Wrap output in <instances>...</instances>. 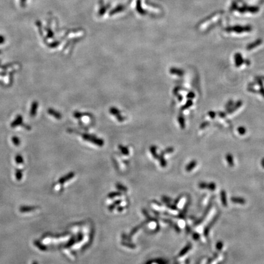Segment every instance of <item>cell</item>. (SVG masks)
<instances>
[{"label":"cell","instance_id":"1","mask_svg":"<svg viewBox=\"0 0 264 264\" xmlns=\"http://www.w3.org/2000/svg\"><path fill=\"white\" fill-rule=\"evenodd\" d=\"M40 210L39 207L37 206H21L19 207V212L22 213H33Z\"/></svg>","mask_w":264,"mask_h":264},{"label":"cell","instance_id":"2","mask_svg":"<svg viewBox=\"0 0 264 264\" xmlns=\"http://www.w3.org/2000/svg\"><path fill=\"white\" fill-rule=\"evenodd\" d=\"M198 186L200 188H202V189L207 188L212 191H214L216 189V184L213 182H211L209 183H205V182H200L199 183Z\"/></svg>","mask_w":264,"mask_h":264},{"label":"cell","instance_id":"3","mask_svg":"<svg viewBox=\"0 0 264 264\" xmlns=\"http://www.w3.org/2000/svg\"><path fill=\"white\" fill-rule=\"evenodd\" d=\"M242 105H243V102L242 100H238L237 102H235V104H234L232 105V107L229 110L226 111V114H231L234 113L235 111H236L237 110H239L240 108H241Z\"/></svg>","mask_w":264,"mask_h":264},{"label":"cell","instance_id":"4","mask_svg":"<svg viewBox=\"0 0 264 264\" xmlns=\"http://www.w3.org/2000/svg\"><path fill=\"white\" fill-rule=\"evenodd\" d=\"M234 61H235V66L236 67H240L244 63V59L243 58L241 53H237L234 55Z\"/></svg>","mask_w":264,"mask_h":264},{"label":"cell","instance_id":"5","mask_svg":"<svg viewBox=\"0 0 264 264\" xmlns=\"http://www.w3.org/2000/svg\"><path fill=\"white\" fill-rule=\"evenodd\" d=\"M169 72H170L171 74L179 76V77H182L185 73V72H184L183 70L176 68V67L171 68L170 70H169Z\"/></svg>","mask_w":264,"mask_h":264},{"label":"cell","instance_id":"6","mask_svg":"<svg viewBox=\"0 0 264 264\" xmlns=\"http://www.w3.org/2000/svg\"><path fill=\"white\" fill-rule=\"evenodd\" d=\"M197 161L196 160H192L186 166L185 168V170L187 172H190L191 171H192L196 166H197Z\"/></svg>","mask_w":264,"mask_h":264},{"label":"cell","instance_id":"7","mask_svg":"<svg viewBox=\"0 0 264 264\" xmlns=\"http://www.w3.org/2000/svg\"><path fill=\"white\" fill-rule=\"evenodd\" d=\"M262 40H261V39H258V40H257L256 41H255L254 42H253V43H252V44H249V45L247 46L246 48H247V50H253V48H254L257 47V46L260 45L261 44H262Z\"/></svg>","mask_w":264,"mask_h":264},{"label":"cell","instance_id":"8","mask_svg":"<svg viewBox=\"0 0 264 264\" xmlns=\"http://www.w3.org/2000/svg\"><path fill=\"white\" fill-rule=\"evenodd\" d=\"M220 196H221V202L223 205L224 207H227V198H226V191L224 190H222L220 193Z\"/></svg>","mask_w":264,"mask_h":264},{"label":"cell","instance_id":"9","mask_svg":"<svg viewBox=\"0 0 264 264\" xmlns=\"http://www.w3.org/2000/svg\"><path fill=\"white\" fill-rule=\"evenodd\" d=\"M178 122L180 128L182 129H184L185 128V120L182 114H180L178 116Z\"/></svg>","mask_w":264,"mask_h":264},{"label":"cell","instance_id":"10","mask_svg":"<svg viewBox=\"0 0 264 264\" xmlns=\"http://www.w3.org/2000/svg\"><path fill=\"white\" fill-rule=\"evenodd\" d=\"M226 159L228 163V165L231 167H233L234 166V158L232 154H227L226 155Z\"/></svg>","mask_w":264,"mask_h":264},{"label":"cell","instance_id":"11","mask_svg":"<svg viewBox=\"0 0 264 264\" xmlns=\"http://www.w3.org/2000/svg\"><path fill=\"white\" fill-rule=\"evenodd\" d=\"M231 200L236 204H244L246 203V200L240 197H232L231 198Z\"/></svg>","mask_w":264,"mask_h":264},{"label":"cell","instance_id":"12","mask_svg":"<svg viewBox=\"0 0 264 264\" xmlns=\"http://www.w3.org/2000/svg\"><path fill=\"white\" fill-rule=\"evenodd\" d=\"M191 246H192V245H191V243H188L181 251H180V254H179V256H184L186 253H187L189 251H190V249L191 248Z\"/></svg>","mask_w":264,"mask_h":264},{"label":"cell","instance_id":"13","mask_svg":"<svg viewBox=\"0 0 264 264\" xmlns=\"http://www.w3.org/2000/svg\"><path fill=\"white\" fill-rule=\"evenodd\" d=\"M193 105V102L192 101L191 99H188L187 102L185 103V104L182 106V107L181 108V111H184V110H187L188 108H189L190 107H191L192 105Z\"/></svg>","mask_w":264,"mask_h":264},{"label":"cell","instance_id":"14","mask_svg":"<svg viewBox=\"0 0 264 264\" xmlns=\"http://www.w3.org/2000/svg\"><path fill=\"white\" fill-rule=\"evenodd\" d=\"M217 217H216L215 218H214L212 221L208 224V226L205 228V230H204V235H205V236H207V234H208V233H209V229H210V228L212 227V226L213 224V223L215 222V221H216L217 220Z\"/></svg>","mask_w":264,"mask_h":264},{"label":"cell","instance_id":"15","mask_svg":"<svg viewBox=\"0 0 264 264\" xmlns=\"http://www.w3.org/2000/svg\"><path fill=\"white\" fill-rule=\"evenodd\" d=\"M255 80V83L258 85L260 87H262L264 86V83H263V80L261 78V77H256L254 78Z\"/></svg>","mask_w":264,"mask_h":264},{"label":"cell","instance_id":"16","mask_svg":"<svg viewBox=\"0 0 264 264\" xmlns=\"http://www.w3.org/2000/svg\"><path fill=\"white\" fill-rule=\"evenodd\" d=\"M22 177H23V174H22V171L20 170V169H17L16 171H15V177H16V179L17 180L20 181V180H22Z\"/></svg>","mask_w":264,"mask_h":264},{"label":"cell","instance_id":"17","mask_svg":"<svg viewBox=\"0 0 264 264\" xmlns=\"http://www.w3.org/2000/svg\"><path fill=\"white\" fill-rule=\"evenodd\" d=\"M234 104V102L232 100H229L227 103H226V105H225V108H226V111H227V110H229L232 107V105Z\"/></svg>","mask_w":264,"mask_h":264},{"label":"cell","instance_id":"18","mask_svg":"<svg viewBox=\"0 0 264 264\" xmlns=\"http://www.w3.org/2000/svg\"><path fill=\"white\" fill-rule=\"evenodd\" d=\"M237 132L240 135H244L246 133V129L245 127H244L243 126H240V127H238Z\"/></svg>","mask_w":264,"mask_h":264},{"label":"cell","instance_id":"19","mask_svg":"<svg viewBox=\"0 0 264 264\" xmlns=\"http://www.w3.org/2000/svg\"><path fill=\"white\" fill-rule=\"evenodd\" d=\"M210 125V122H209V121H204V122H203L200 125V127H199V128H200V129H201V130H202V129H205L207 126H209Z\"/></svg>","mask_w":264,"mask_h":264},{"label":"cell","instance_id":"20","mask_svg":"<svg viewBox=\"0 0 264 264\" xmlns=\"http://www.w3.org/2000/svg\"><path fill=\"white\" fill-rule=\"evenodd\" d=\"M156 148L155 146H153L152 147H151V151L152 154L153 155L154 158H158V154L156 153Z\"/></svg>","mask_w":264,"mask_h":264},{"label":"cell","instance_id":"21","mask_svg":"<svg viewBox=\"0 0 264 264\" xmlns=\"http://www.w3.org/2000/svg\"><path fill=\"white\" fill-rule=\"evenodd\" d=\"M195 94L193 91H190L187 95V97L188 99H193L195 97Z\"/></svg>","mask_w":264,"mask_h":264},{"label":"cell","instance_id":"22","mask_svg":"<svg viewBox=\"0 0 264 264\" xmlns=\"http://www.w3.org/2000/svg\"><path fill=\"white\" fill-rule=\"evenodd\" d=\"M208 115L211 119H215L217 116V112L213 111H210L208 112Z\"/></svg>","mask_w":264,"mask_h":264},{"label":"cell","instance_id":"23","mask_svg":"<svg viewBox=\"0 0 264 264\" xmlns=\"http://www.w3.org/2000/svg\"><path fill=\"white\" fill-rule=\"evenodd\" d=\"M174 152V148L173 147H168V148H167L166 149H165L163 152H162V154L163 155H164V154H169V153H172V152Z\"/></svg>","mask_w":264,"mask_h":264},{"label":"cell","instance_id":"24","mask_svg":"<svg viewBox=\"0 0 264 264\" xmlns=\"http://www.w3.org/2000/svg\"><path fill=\"white\" fill-rule=\"evenodd\" d=\"M15 160H16V163L18 164H22L23 163V158L21 155H17L15 157Z\"/></svg>","mask_w":264,"mask_h":264},{"label":"cell","instance_id":"25","mask_svg":"<svg viewBox=\"0 0 264 264\" xmlns=\"http://www.w3.org/2000/svg\"><path fill=\"white\" fill-rule=\"evenodd\" d=\"M247 90H248V91H249L250 92L255 93V94L257 93V94H258V90H257L256 89H255L254 88V87H248V88H247Z\"/></svg>","mask_w":264,"mask_h":264},{"label":"cell","instance_id":"26","mask_svg":"<svg viewBox=\"0 0 264 264\" xmlns=\"http://www.w3.org/2000/svg\"><path fill=\"white\" fill-rule=\"evenodd\" d=\"M218 114L219 117H221V118H222V119H224V118H225V117H226V116H227V114H226V112H222V111H220V112H218Z\"/></svg>","mask_w":264,"mask_h":264},{"label":"cell","instance_id":"27","mask_svg":"<svg viewBox=\"0 0 264 264\" xmlns=\"http://www.w3.org/2000/svg\"><path fill=\"white\" fill-rule=\"evenodd\" d=\"M258 94H261L264 98V86L260 87L259 90H258Z\"/></svg>","mask_w":264,"mask_h":264},{"label":"cell","instance_id":"28","mask_svg":"<svg viewBox=\"0 0 264 264\" xmlns=\"http://www.w3.org/2000/svg\"><path fill=\"white\" fill-rule=\"evenodd\" d=\"M180 90H182V88H180V87H176V88H174V90H173L174 94L177 95L178 94V92Z\"/></svg>","mask_w":264,"mask_h":264},{"label":"cell","instance_id":"29","mask_svg":"<svg viewBox=\"0 0 264 264\" xmlns=\"http://www.w3.org/2000/svg\"><path fill=\"white\" fill-rule=\"evenodd\" d=\"M222 246H223L222 243L221 242H219L218 243H217V248L218 250H221V248H222Z\"/></svg>","mask_w":264,"mask_h":264},{"label":"cell","instance_id":"30","mask_svg":"<svg viewBox=\"0 0 264 264\" xmlns=\"http://www.w3.org/2000/svg\"><path fill=\"white\" fill-rule=\"evenodd\" d=\"M244 63L246 65V66H249L250 65V61L248 59H246L244 60Z\"/></svg>","mask_w":264,"mask_h":264},{"label":"cell","instance_id":"31","mask_svg":"<svg viewBox=\"0 0 264 264\" xmlns=\"http://www.w3.org/2000/svg\"><path fill=\"white\" fill-rule=\"evenodd\" d=\"M177 98H178V101H179V102L182 101V100H183V96H182V95H180V94H177Z\"/></svg>","mask_w":264,"mask_h":264},{"label":"cell","instance_id":"32","mask_svg":"<svg viewBox=\"0 0 264 264\" xmlns=\"http://www.w3.org/2000/svg\"><path fill=\"white\" fill-rule=\"evenodd\" d=\"M193 238L195 239V240H198L199 239V235L197 234V233H195L194 234H193Z\"/></svg>","mask_w":264,"mask_h":264},{"label":"cell","instance_id":"33","mask_svg":"<svg viewBox=\"0 0 264 264\" xmlns=\"http://www.w3.org/2000/svg\"><path fill=\"white\" fill-rule=\"evenodd\" d=\"M256 84L255 83H249L248 84V87H254Z\"/></svg>","mask_w":264,"mask_h":264},{"label":"cell","instance_id":"34","mask_svg":"<svg viewBox=\"0 0 264 264\" xmlns=\"http://www.w3.org/2000/svg\"><path fill=\"white\" fill-rule=\"evenodd\" d=\"M261 165H262V167L264 168V158L262 160V161H261Z\"/></svg>","mask_w":264,"mask_h":264},{"label":"cell","instance_id":"35","mask_svg":"<svg viewBox=\"0 0 264 264\" xmlns=\"http://www.w3.org/2000/svg\"><path fill=\"white\" fill-rule=\"evenodd\" d=\"M33 264H38V263H37V262H36V261H34V262H33Z\"/></svg>","mask_w":264,"mask_h":264},{"label":"cell","instance_id":"36","mask_svg":"<svg viewBox=\"0 0 264 264\" xmlns=\"http://www.w3.org/2000/svg\"><path fill=\"white\" fill-rule=\"evenodd\" d=\"M261 77V78H262L263 80H264V76H262V77Z\"/></svg>","mask_w":264,"mask_h":264}]
</instances>
